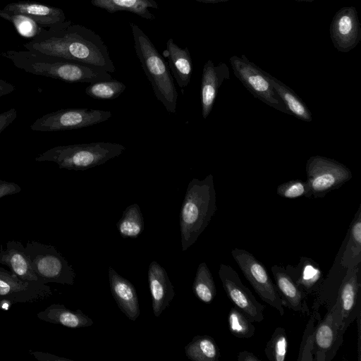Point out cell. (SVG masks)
I'll use <instances>...</instances> for the list:
<instances>
[{"mask_svg": "<svg viewBox=\"0 0 361 361\" xmlns=\"http://www.w3.org/2000/svg\"><path fill=\"white\" fill-rule=\"evenodd\" d=\"M23 47L25 49L96 66L109 73L116 71L102 37L90 28L71 20L43 27Z\"/></svg>", "mask_w": 361, "mask_h": 361, "instance_id": "obj_1", "label": "cell"}, {"mask_svg": "<svg viewBox=\"0 0 361 361\" xmlns=\"http://www.w3.org/2000/svg\"><path fill=\"white\" fill-rule=\"evenodd\" d=\"M229 62L234 75L255 97L282 113L290 114L274 90L268 73L250 61L244 54L231 56Z\"/></svg>", "mask_w": 361, "mask_h": 361, "instance_id": "obj_8", "label": "cell"}, {"mask_svg": "<svg viewBox=\"0 0 361 361\" xmlns=\"http://www.w3.org/2000/svg\"><path fill=\"white\" fill-rule=\"evenodd\" d=\"M17 114L14 108L0 114V134L17 118Z\"/></svg>", "mask_w": 361, "mask_h": 361, "instance_id": "obj_38", "label": "cell"}, {"mask_svg": "<svg viewBox=\"0 0 361 361\" xmlns=\"http://www.w3.org/2000/svg\"><path fill=\"white\" fill-rule=\"evenodd\" d=\"M231 255L259 298L284 315L283 302L264 265L248 251L235 248Z\"/></svg>", "mask_w": 361, "mask_h": 361, "instance_id": "obj_9", "label": "cell"}, {"mask_svg": "<svg viewBox=\"0 0 361 361\" xmlns=\"http://www.w3.org/2000/svg\"><path fill=\"white\" fill-rule=\"evenodd\" d=\"M268 76L274 90L282 100L289 114L302 121L311 122L312 113L302 99L279 79L269 73Z\"/></svg>", "mask_w": 361, "mask_h": 361, "instance_id": "obj_27", "label": "cell"}, {"mask_svg": "<svg viewBox=\"0 0 361 361\" xmlns=\"http://www.w3.org/2000/svg\"><path fill=\"white\" fill-rule=\"evenodd\" d=\"M2 9L25 15L44 28L66 20V16L62 9L36 2H13L6 4Z\"/></svg>", "mask_w": 361, "mask_h": 361, "instance_id": "obj_21", "label": "cell"}, {"mask_svg": "<svg viewBox=\"0 0 361 361\" xmlns=\"http://www.w3.org/2000/svg\"><path fill=\"white\" fill-rule=\"evenodd\" d=\"M50 286L39 281H27L0 267V300L16 303H32L44 300L52 295Z\"/></svg>", "mask_w": 361, "mask_h": 361, "instance_id": "obj_13", "label": "cell"}, {"mask_svg": "<svg viewBox=\"0 0 361 361\" xmlns=\"http://www.w3.org/2000/svg\"><path fill=\"white\" fill-rule=\"evenodd\" d=\"M346 237L343 252L341 253L340 250V262L347 269L361 263V204L354 216Z\"/></svg>", "mask_w": 361, "mask_h": 361, "instance_id": "obj_25", "label": "cell"}, {"mask_svg": "<svg viewBox=\"0 0 361 361\" xmlns=\"http://www.w3.org/2000/svg\"><path fill=\"white\" fill-rule=\"evenodd\" d=\"M238 361H260L252 353L247 350H242L238 353L237 355Z\"/></svg>", "mask_w": 361, "mask_h": 361, "instance_id": "obj_41", "label": "cell"}, {"mask_svg": "<svg viewBox=\"0 0 361 361\" xmlns=\"http://www.w3.org/2000/svg\"><path fill=\"white\" fill-rule=\"evenodd\" d=\"M21 190L20 186L17 183L0 179V199L4 196L17 194Z\"/></svg>", "mask_w": 361, "mask_h": 361, "instance_id": "obj_37", "label": "cell"}, {"mask_svg": "<svg viewBox=\"0 0 361 361\" xmlns=\"http://www.w3.org/2000/svg\"><path fill=\"white\" fill-rule=\"evenodd\" d=\"M192 290L200 301L207 304L212 302L216 296V288L214 279L205 262L198 265Z\"/></svg>", "mask_w": 361, "mask_h": 361, "instance_id": "obj_30", "label": "cell"}, {"mask_svg": "<svg viewBox=\"0 0 361 361\" xmlns=\"http://www.w3.org/2000/svg\"><path fill=\"white\" fill-rule=\"evenodd\" d=\"M228 325L231 334L238 338H250L255 332L252 322L235 306L229 310Z\"/></svg>", "mask_w": 361, "mask_h": 361, "instance_id": "obj_33", "label": "cell"}, {"mask_svg": "<svg viewBox=\"0 0 361 361\" xmlns=\"http://www.w3.org/2000/svg\"><path fill=\"white\" fill-rule=\"evenodd\" d=\"M214 177L209 174L189 182L180 212L183 251L194 244L209 224L216 211Z\"/></svg>", "mask_w": 361, "mask_h": 361, "instance_id": "obj_3", "label": "cell"}, {"mask_svg": "<svg viewBox=\"0 0 361 361\" xmlns=\"http://www.w3.org/2000/svg\"><path fill=\"white\" fill-rule=\"evenodd\" d=\"M185 353L192 361H217L221 355L214 339L209 336H196L185 347Z\"/></svg>", "mask_w": 361, "mask_h": 361, "instance_id": "obj_28", "label": "cell"}, {"mask_svg": "<svg viewBox=\"0 0 361 361\" xmlns=\"http://www.w3.org/2000/svg\"><path fill=\"white\" fill-rule=\"evenodd\" d=\"M296 1H298V2H306V3H311V2H313L316 0H295Z\"/></svg>", "mask_w": 361, "mask_h": 361, "instance_id": "obj_45", "label": "cell"}, {"mask_svg": "<svg viewBox=\"0 0 361 361\" xmlns=\"http://www.w3.org/2000/svg\"><path fill=\"white\" fill-rule=\"evenodd\" d=\"M126 88L124 83L112 78L90 83L85 92L93 99L111 100L119 97Z\"/></svg>", "mask_w": 361, "mask_h": 361, "instance_id": "obj_31", "label": "cell"}, {"mask_svg": "<svg viewBox=\"0 0 361 361\" xmlns=\"http://www.w3.org/2000/svg\"><path fill=\"white\" fill-rule=\"evenodd\" d=\"M126 147L118 143L97 142L59 145L38 154L36 161H52L60 169L84 171L120 156Z\"/></svg>", "mask_w": 361, "mask_h": 361, "instance_id": "obj_5", "label": "cell"}, {"mask_svg": "<svg viewBox=\"0 0 361 361\" xmlns=\"http://www.w3.org/2000/svg\"><path fill=\"white\" fill-rule=\"evenodd\" d=\"M15 90L14 85L0 78V97L11 93Z\"/></svg>", "mask_w": 361, "mask_h": 361, "instance_id": "obj_42", "label": "cell"}, {"mask_svg": "<svg viewBox=\"0 0 361 361\" xmlns=\"http://www.w3.org/2000/svg\"><path fill=\"white\" fill-rule=\"evenodd\" d=\"M343 331L337 302L328 306L324 317L317 322L313 341V360L331 361L343 341Z\"/></svg>", "mask_w": 361, "mask_h": 361, "instance_id": "obj_11", "label": "cell"}, {"mask_svg": "<svg viewBox=\"0 0 361 361\" xmlns=\"http://www.w3.org/2000/svg\"><path fill=\"white\" fill-rule=\"evenodd\" d=\"M112 116L110 111L87 108L61 109L37 118L30 129L55 132L79 129L101 123Z\"/></svg>", "mask_w": 361, "mask_h": 361, "instance_id": "obj_10", "label": "cell"}, {"mask_svg": "<svg viewBox=\"0 0 361 361\" xmlns=\"http://www.w3.org/2000/svg\"><path fill=\"white\" fill-rule=\"evenodd\" d=\"M329 32L332 44L338 51L347 53L355 48L361 40V26L355 7L341 8L333 17Z\"/></svg>", "mask_w": 361, "mask_h": 361, "instance_id": "obj_14", "label": "cell"}, {"mask_svg": "<svg viewBox=\"0 0 361 361\" xmlns=\"http://www.w3.org/2000/svg\"><path fill=\"white\" fill-rule=\"evenodd\" d=\"M116 227L121 235L126 238H135L142 232L144 228V219L137 203L127 207L121 218L116 224Z\"/></svg>", "mask_w": 361, "mask_h": 361, "instance_id": "obj_29", "label": "cell"}, {"mask_svg": "<svg viewBox=\"0 0 361 361\" xmlns=\"http://www.w3.org/2000/svg\"><path fill=\"white\" fill-rule=\"evenodd\" d=\"M163 56L168 59V66L178 87L183 90L190 82L192 61L188 47H178L172 38L166 42V49Z\"/></svg>", "mask_w": 361, "mask_h": 361, "instance_id": "obj_23", "label": "cell"}, {"mask_svg": "<svg viewBox=\"0 0 361 361\" xmlns=\"http://www.w3.org/2000/svg\"><path fill=\"white\" fill-rule=\"evenodd\" d=\"M129 25L137 56L154 96L168 112L176 113L178 94L168 64L141 28L133 23Z\"/></svg>", "mask_w": 361, "mask_h": 361, "instance_id": "obj_4", "label": "cell"}, {"mask_svg": "<svg viewBox=\"0 0 361 361\" xmlns=\"http://www.w3.org/2000/svg\"><path fill=\"white\" fill-rule=\"evenodd\" d=\"M198 2L207 3V4H216L221 2H226L231 0H195Z\"/></svg>", "mask_w": 361, "mask_h": 361, "instance_id": "obj_44", "label": "cell"}, {"mask_svg": "<svg viewBox=\"0 0 361 361\" xmlns=\"http://www.w3.org/2000/svg\"><path fill=\"white\" fill-rule=\"evenodd\" d=\"M40 320L71 329L87 327L93 321L80 310H71L62 304H51L37 314Z\"/></svg>", "mask_w": 361, "mask_h": 361, "instance_id": "obj_24", "label": "cell"}, {"mask_svg": "<svg viewBox=\"0 0 361 361\" xmlns=\"http://www.w3.org/2000/svg\"><path fill=\"white\" fill-rule=\"evenodd\" d=\"M148 283L155 317H159L169 305L174 296L173 286L167 272L156 261H152L148 269Z\"/></svg>", "mask_w": 361, "mask_h": 361, "instance_id": "obj_18", "label": "cell"}, {"mask_svg": "<svg viewBox=\"0 0 361 361\" xmlns=\"http://www.w3.org/2000/svg\"><path fill=\"white\" fill-rule=\"evenodd\" d=\"M228 79H230V71L225 63L221 62L215 66L212 60H208L204 63L200 88V102L203 118H207L210 114L219 87L225 80Z\"/></svg>", "mask_w": 361, "mask_h": 361, "instance_id": "obj_16", "label": "cell"}, {"mask_svg": "<svg viewBox=\"0 0 361 361\" xmlns=\"http://www.w3.org/2000/svg\"><path fill=\"white\" fill-rule=\"evenodd\" d=\"M360 264L345 270L336 299L341 319V325L345 332L349 325L356 319L361 310L360 303Z\"/></svg>", "mask_w": 361, "mask_h": 361, "instance_id": "obj_15", "label": "cell"}, {"mask_svg": "<svg viewBox=\"0 0 361 361\" xmlns=\"http://www.w3.org/2000/svg\"><path fill=\"white\" fill-rule=\"evenodd\" d=\"M29 353L32 354L39 361H73L72 360L70 359L59 357L48 353H44L42 351L29 350Z\"/></svg>", "mask_w": 361, "mask_h": 361, "instance_id": "obj_39", "label": "cell"}, {"mask_svg": "<svg viewBox=\"0 0 361 361\" xmlns=\"http://www.w3.org/2000/svg\"><path fill=\"white\" fill-rule=\"evenodd\" d=\"M219 276L226 295L234 306L250 322H262L266 306L257 300L250 290L243 283L236 271L230 265L221 264Z\"/></svg>", "mask_w": 361, "mask_h": 361, "instance_id": "obj_12", "label": "cell"}, {"mask_svg": "<svg viewBox=\"0 0 361 361\" xmlns=\"http://www.w3.org/2000/svg\"><path fill=\"white\" fill-rule=\"evenodd\" d=\"M361 310H360L356 317L357 332V357L358 360H361Z\"/></svg>", "mask_w": 361, "mask_h": 361, "instance_id": "obj_40", "label": "cell"}, {"mask_svg": "<svg viewBox=\"0 0 361 361\" xmlns=\"http://www.w3.org/2000/svg\"><path fill=\"white\" fill-rule=\"evenodd\" d=\"M271 273L284 307L302 315L310 316L311 311L307 305L308 295L295 283L285 267L275 264L271 267Z\"/></svg>", "mask_w": 361, "mask_h": 361, "instance_id": "obj_17", "label": "cell"}, {"mask_svg": "<svg viewBox=\"0 0 361 361\" xmlns=\"http://www.w3.org/2000/svg\"><path fill=\"white\" fill-rule=\"evenodd\" d=\"M0 56L27 73L49 77L66 82H88L112 79L102 68L68 60L32 50H8Z\"/></svg>", "mask_w": 361, "mask_h": 361, "instance_id": "obj_2", "label": "cell"}, {"mask_svg": "<svg viewBox=\"0 0 361 361\" xmlns=\"http://www.w3.org/2000/svg\"><path fill=\"white\" fill-rule=\"evenodd\" d=\"M25 249L34 271L42 283L73 285L74 269L55 247L29 240Z\"/></svg>", "mask_w": 361, "mask_h": 361, "instance_id": "obj_6", "label": "cell"}, {"mask_svg": "<svg viewBox=\"0 0 361 361\" xmlns=\"http://www.w3.org/2000/svg\"><path fill=\"white\" fill-rule=\"evenodd\" d=\"M108 272L111 294L118 307L128 319L135 321L140 316V307L134 286L112 267H109Z\"/></svg>", "mask_w": 361, "mask_h": 361, "instance_id": "obj_19", "label": "cell"}, {"mask_svg": "<svg viewBox=\"0 0 361 361\" xmlns=\"http://www.w3.org/2000/svg\"><path fill=\"white\" fill-rule=\"evenodd\" d=\"M14 305L12 302L6 299L0 300V309L4 311L8 310L11 307Z\"/></svg>", "mask_w": 361, "mask_h": 361, "instance_id": "obj_43", "label": "cell"}, {"mask_svg": "<svg viewBox=\"0 0 361 361\" xmlns=\"http://www.w3.org/2000/svg\"><path fill=\"white\" fill-rule=\"evenodd\" d=\"M0 18L11 22L18 33L25 37L32 38L43 28L25 15L8 12L3 9H0Z\"/></svg>", "mask_w": 361, "mask_h": 361, "instance_id": "obj_34", "label": "cell"}, {"mask_svg": "<svg viewBox=\"0 0 361 361\" xmlns=\"http://www.w3.org/2000/svg\"><path fill=\"white\" fill-rule=\"evenodd\" d=\"M276 193L286 199L312 197L307 182L300 179L291 180L280 184L276 188Z\"/></svg>", "mask_w": 361, "mask_h": 361, "instance_id": "obj_36", "label": "cell"}, {"mask_svg": "<svg viewBox=\"0 0 361 361\" xmlns=\"http://www.w3.org/2000/svg\"><path fill=\"white\" fill-rule=\"evenodd\" d=\"M93 6L109 13L128 11L147 20H154L155 16L149 8H158L155 0H91Z\"/></svg>", "mask_w": 361, "mask_h": 361, "instance_id": "obj_26", "label": "cell"}, {"mask_svg": "<svg viewBox=\"0 0 361 361\" xmlns=\"http://www.w3.org/2000/svg\"><path fill=\"white\" fill-rule=\"evenodd\" d=\"M288 349V340L284 328L275 329L267 343L264 353L270 361H285Z\"/></svg>", "mask_w": 361, "mask_h": 361, "instance_id": "obj_32", "label": "cell"}, {"mask_svg": "<svg viewBox=\"0 0 361 361\" xmlns=\"http://www.w3.org/2000/svg\"><path fill=\"white\" fill-rule=\"evenodd\" d=\"M310 316L311 318L306 326L301 341L297 359L298 361H312L314 360L312 355L314 332L321 317L317 310H313Z\"/></svg>", "mask_w": 361, "mask_h": 361, "instance_id": "obj_35", "label": "cell"}, {"mask_svg": "<svg viewBox=\"0 0 361 361\" xmlns=\"http://www.w3.org/2000/svg\"><path fill=\"white\" fill-rule=\"evenodd\" d=\"M307 183L312 197L321 198L338 189L352 178L345 165L320 155L309 158L305 165Z\"/></svg>", "mask_w": 361, "mask_h": 361, "instance_id": "obj_7", "label": "cell"}, {"mask_svg": "<svg viewBox=\"0 0 361 361\" xmlns=\"http://www.w3.org/2000/svg\"><path fill=\"white\" fill-rule=\"evenodd\" d=\"M0 264L7 266L11 272L24 281L42 282L34 271L25 247L20 241L8 240L6 249L0 245Z\"/></svg>", "mask_w": 361, "mask_h": 361, "instance_id": "obj_22", "label": "cell"}, {"mask_svg": "<svg viewBox=\"0 0 361 361\" xmlns=\"http://www.w3.org/2000/svg\"><path fill=\"white\" fill-rule=\"evenodd\" d=\"M295 283L307 295L318 294L324 281L319 264L311 258L301 257L296 266L284 267Z\"/></svg>", "mask_w": 361, "mask_h": 361, "instance_id": "obj_20", "label": "cell"}]
</instances>
